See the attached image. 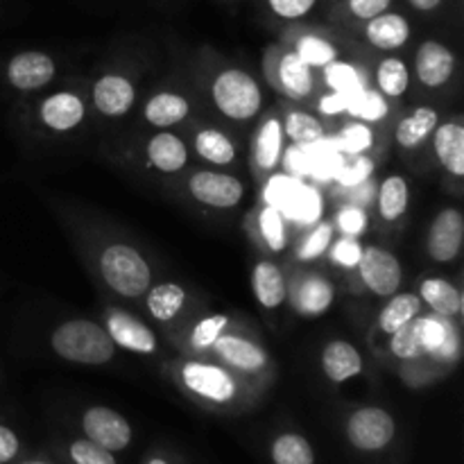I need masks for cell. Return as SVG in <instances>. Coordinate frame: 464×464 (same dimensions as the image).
Returning a JSON list of instances; mask_svg holds the SVG:
<instances>
[{"label":"cell","instance_id":"45","mask_svg":"<svg viewBox=\"0 0 464 464\" xmlns=\"http://www.w3.org/2000/svg\"><path fill=\"white\" fill-rule=\"evenodd\" d=\"M317 0H267L272 12L279 18H285V21H297V18H304L313 7H315Z\"/></svg>","mask_w":464,"mask_h":464},{"label":"cell","instance_id":"7","mask_svg":"<svg viewBox=\"0 0 464 464\" xmlns=\"http://www.w3.org/2000/svg\"><path fill=\"white\" fill-rule=\"evenodd\" d=\"M188 190L198 202L213 208H234L243 199V184L222 172H198L190 177Z\"/></svg>","mask_w":464,"mask_h":464},{"label":"cell","instance_id":"48","mask_svg":"<svg viewBox=\"0 0 464 464\" xmlns=\"http://www.w3.org/2000/svg\"><path fill=\"white\" fill-rule=\"evenodd\" d=\"M338 225L347 236H358V234H362V229H365L367 218L361 208L347 207V208H343V213H340Z\"/></svg>","mask_w":464,"mask_h":464},{"label":"cell","instance_id":"40","mask_svg":"<svg viewBox=\"0 0 464 464\" xmlns=\"http://www.w3.org/2000/svg\"><path fill=\"white\" fill-rule=\"evenodd\" d=\"M261 234L266 238V243L270 245L272 252H281L285 247V227H284V218H281L279 208L276 207H267L261 211Z\"/></svg>","mask_w":464,"mask_h":464},{"label":"cell","instance_id":"32","mask_svg":"<svg viewBox=\"0 0 464 464\" xmlns=\"http://www.w3.org/2000/svg\"><path fill=\"white\" fill-rule=\"evenodd\" d=\"M272 460L275 464H315V453L302 435L285 433L272 444Z\"/></svg>","mask_w":464,"mask_h":464},{"label":"cell","instance_id":"31","mask_svg":"<svg viewBox=\"0 0 464 464\" xmlns=\"http://www.w3.org/2000/svg\"><path fill=\"white\" fill-rule=\"evenodd\" d=\"M195 150H198L199 157L204 161L218 163V166H225L236 159V148L229 140V136H225L218 130H202L195 136Z\"/></svg>","mask_w":464,"mask_h":464},{"label":"cell","instance_id":"14","mask_svg":"<svg viewBox=\"0 0 464 464\" xmlns=\"http://www.w3.org/2000/svg\"><path fill=\"white\" fill-rule=\"evenodd\" d=\"M334 285L324 276L306 275L295 281L293 304L304 315H322L334 304Z\"/></svg>","mask_w":464,"mask_h":464},{"label":"cell","instance_id":"6","mask_svg":"<svg viewBox=\"0 0 464 464\" xmlns=\"http://www.w3.org/2000/svg\"><path fill=\"white\" fill-rule=\"evenodd\" d=\"M358 270H361V279L365 281L367 288L379 297H392L403 279L399 258L383 247L362 249Z\"/></svg>","mask_w":464,"mask_h":464},{"label":"cell","instance_id":"44","mask_svg":"<svg viewBox=\"0 0 464 464\" xmlns=\"http://www.w3.org/2000/svg\"><path fill=\"white\" fill-rule=\"evenodd\" d=\"M331 240H334V227L322 222V225L317 227L315 231H311V236L302 243V247H299V258H302V261H313V258L322 256V254L329 249Z\"/></svg>","mask_w":464,"mask_h":464},{"label":"cell","instance_id":"24","mask_svg":"<svg viewBox=\"0 0 464 464\" xmlns=\"http://www.w3.org/2000/svg\"><path fill=\"white\" fill-rule=\"evenodd\" d=\"M421 304H429L440 317H458L462 313V295L444 279H426L421 284Z\"/></svg>","mask_w":464,"mask_h":464},{"label":"cell","instance_id":"35","mask_svg":"<svg viewBox=\"0 0 464 464\" xmlns=\"http://www.w3.org/2000/svg\"><path fill=\"white\" fill-rule=\"evenodd\" d=\"M285 134L297 145H315L324 139V127L311 113L293 111L285 118Z\"/></svg>","mask_w":464,"mask_h":464},{"label":"cell","instance_id":"20","mask_svg":"<svg viewBox=\"0 0 464 464\" xmlns=\"http://www.w3.org/2000/svg\"><path fill=\"white\" fill-rule=\"evenodd\" d=\"M276 186L281 188L279 202L293 218H302L304 222H313L322 213V199L313 188L302 184H293L288 179H276Z\"/></svg>","mask_w":464,"mask_h":464},{"label":"cell","instance_id":"5","mask_svg":"<svg viewBox=\"0 0 464 464\" xmlns=\"http://www.w3.org/2000/svg\"><path fill=\"white\" fill-rule=\"evenodd\" d=\"M82 429H84L86 440L95 442L107 451H122L131 442V426L121 412L111 408L95 406L89 408L82 417Z\"/></svg>","mask_w":464,"mask_h":464},{"label":"cell","instance_id":"27","mask_svg":"<svg viewBox=\"0 0 464 464\" xmlns=\"http://www.w3.org/2000/svg\"><path fill=\"white\" fill-rule=\"evenodd\" d=\"M421 311V299L420 295L403 293V295H392L385 308L379 315V326L383 334L392 335L394 331H399L401 326H406L408 322L415 320Z\"/></svg>","mask_w":464,"mask_h":464},{"label":"cell","instance_id":"4","mask_svg":"<svg viewBox=\"0 0 464 464\" xmlns=\"http://www.w3.org/2000/svg\"><path fill=\"white\" fill-rule=\"evenodd\" d=\"M394 433H397V424L383 408H361L349 417L347 438L361 451H381L392 442Z\"/></svg>","mask_w":464,"mask_h":464},{"label":"cell","instance_id":"41","mask_svg":"<svg viewBox=\"0 0 464 464\" xmlns=\"http://www.w3.org/2000/svg\"><path fill=\"white\" fill-rule=\"evenodd\" d=\"M227 322H229V317L222 315V313L220 315L204 317V320L193 329V335H190V343H193V347H198V349L213 347V343H216V340L222 335V329L227 326Z\"/></svg>","mask_w":464,"mask_h":464},{"label":"cell","instance_id":"37","mask_svg":"<svg viewBox=\"0 0 464 464\" xmlns=\"http://www.w3.org/2000/svg\"><path fill=\"white\" fill-rule=\"evenodd\" d=\"M349 113H353L356 118H362V121L376 122L388 113V104H385L383 95L376 93V91H356L352 95V102L347 107Z\"/></svg>","mask_w":464,"mask_h":464},{"label":"cell","instance_id":"9","mask_svg":"<svg viewBox=\"0 0 464 464\" xmlns=\"http://www.w3.org/2000/svg\"><path fill=\"white\" fill-rule=\"evenodd\" d=\"M464 238V220L458 208H444L438 213L429 231V254L433 261L449 263L460 254Z\"/></svg>","mask_w":464,"mask_h":464},{"label":"cell","instance_id":"34","mask_svg":"<svg viewBox=\"0 0 464 464\" xmlns=\"http://www.w3.org/2000/svg\"><path fill=\"white\" fill-rule=\"evenodd\" d=\"M281 140H284V131H281L279 121H267L261 127L256 139V161L261 168H275L281 159Z\"/></svg>","mask_w":464,"mask_h":464},{"label":"cell","instance_id":"13","mask_svg":"<svg viewBox=\"0 0 464 464\" xmlns=\"http://www.w3.org/2000/svg\"><path fill=\"white\" fill-rule=\"evenodd\" d=\"M136 91L131 82L122 75H104L93 86V104L104 116H122L131 109Z\"/></svg>","mask_w":464,"mask_h":464},{"label":"cell","instance_id":"38","mask_svg":"<svg viewBox=\"0 0 464 464\" xmlns=\"http://www.w3.org/2000/svg\"><path fill=\"white\" fill-rule=\"evenodd\" d=\"M295 53H297L308 66H326V63L335 62V57H338L335 45L329 44L326 39H322V36H302Z\"/></svg>","mask_w":464,"mask_h":464},{"label":"cell","instance_id":"12","mask_svg":"<svg viewBox=\"0 0 464 464\" xmlns=\"http://www.w3.org/2000/svg\"><path fill=\"white\" fill-rule=\"evenodd\" d=\"M107 334L111 335L113 344L136 353L157 352V335L148 329L134 315L122 311H113L107 320Z\"/></svg>","mask_w":464,"mask_h":464},{"label":"cell","instance_id":"46","mask_svg":"<svg viewBox=\"0 0 464 464\" xmlns=\"http://www.w3.org/2000/svg\"><path fill=\"white\" fill-rule=\"evenodd\" d=\"M362 256V247L356 240V236H344L335 243L334 247V261H338L344 267H356Z\"/></svg>","mask_w":464,"mask_h":464},{"label":"cell","instance_id":"36","mask_svg":"<svg viewBox=\"0 0 464 464\" xmlns=\"http://www.w3.org/2000/svg\"><path fill=\"white\" fill-rule=\"evenodd\" d=\"M374 172V161L365 154H349L335 170V179L344 186V188H356V186L365 184L370 175Z\"/></svg>","mask_w":464,"mask_h":464},{"label":"cell","instance_id":"25","mask_svg":"<svg viewBox=\"0 0 464 464\" xmlns=\"http://www.w3.org/2000/svg\"><path fill=\"white\" fill-rule=\"evenodd\" d=\"M188 116V100L179 93H157L145 104V118L154 127H170Z\"/></svg>","mask_w":464,"mask_h":464},{"label":"cell","instance_id":"26","mask_svg":"<svg viewBox=\"0 0 464 464\" xmlns=\"http://www.w3.org/2000/svg\"><path fill=\"white\" fill-rule=\"evenodd\" d=\"M438 127V111L430 107H420L403 118L397 127V143L401 148H417L424 143Z\"/></svg>","mask_w":464,"mask_h":464},{"label":"cell","instance_id":"16","mask_svg":"<svg viewBox=\"0 0 464 464\" xmlns=\"http://www.w3.org/2000/svg\"><path fill=\"white\" fill-rule=\"evenodd\" d=\"M322 370L334 383H344L362 372V358L353 344L344 340H334L322 352Z\"/></svg>","mask_w":464,"mask_h":464},{"label":"cell","instance_id":"8","mask_svg":"<svg viewBox=\"0 0 464 464\" xmlns=\"http://www.w3.org/2000/svg\"><path fill=\"white\" fill-rule=\"evenodd\" d=\"M181 379L190 392L216 403H227L234 399L236 383L222 367L204 365V362H186Z\"/></svg>","mask_w":464,"mask_h":464},{"label":"cell","instance_id":"53","mask_svg":"<svg viewBox=\"0 0 464 464\" xmlns=\"http://www.w3.org/2000/svg\"><path fill=\"white\" fill-rule=\"evenodd\" d=\"M23 464H48V462H39V460H34V462H23Z\"/></svg>","mask_w":464,"mask_h":464},{"label":"cell","instance_id":"22","mask_svg":"<svg viewBox=\"0 0 464 464\" xmlns=\"http://www.w3.org/2000/svg\"><path fill=\"white\" fill-rule=\"evenodd\" d=\"M252 288L263 308H279L281 304H284L285 295H288L284 275H281L279 267L270 261H261L254 267Z\"/></svg>","mask_w":464,"mask_h":464},{"label":"cell","instance_id":"15","mask_svg":"<svg viewBox=\"0 0 464 464\" xmlns=\"http://www.w3.org/2000/svg\"><path fill=\"white\" fill-rule=\"evenodd\" d=\"M82 118H84V102H82L80 95L68 93V91L50 95L41 104V121L54 131L72 130V127L80 125Z\"/></svg>","mask_w":464,"mask_h":464},{"label":"cell","instance_id":"43","mask_svg":"<svg viewBox=\"0 0 464 464\" xmlns=\"http://www.w3.org/2000/svg\"><path fill=\"white\" fill-rule=\"evenodd\" d=\"M338 145L347 154H361L372 145V130L362 122H353V125L344 127L338 136Z\"/></svg>","mask_w":464,"mask_h":464},{"label":"cell","instance_id":"18","mask_svg":"<svg viewBox=\"0 0 464 464\" xmlns=\"http://www.w3.org/2000/svg\"><path fill=\"white\" fill-rule=\"evenodd\" d=\"M213 347H216V353L222 361L245 372H258L267 362V353L258 344L238 338V335H220L213 343Z\"/></svg>","mask_w":464,"mask_h":464},{"label":"cell","instance_id":"2","mask_svg":"<svg viewBox=\"0 0 464 464\" xmlns=\"http://www.w3.org/2000/svg\"><path fill=\"white\" fill-rule=\"evenodd\" d=\"M100 270L113 293L122 297H140L150 288L152 272L145 258L130 245H111L100 256Z\"/></svg>","mask_w":464,"mask_h":464},{"label":"cell","instance_id":"52","mask_svg":"<svg viewBox=\"0 0 464 464\" xmlns=\"http://www.w3.org/2000/svg\"><path fill=\"white\" fill-rule=\"evenodd\" d=\"M148 464H168V462L163 460V458H152V460H150Z\"/></svg>","mask_w":464,"mask_h":464},{"label":"cell","instance_id":"3","mask_svg":"<svg viewBox=\"0 0 464 464\" xmlns=\"http://www.w3.org/2000/svg\"><path fill=\"white\" fill-rule=\"evenodd\" d=\"M213 100L216 107L231 121H252L261 111L263 95L249 72L240 68L222 71L213 82Z\"/></svg>","mask_w":464,"mask_h":464},{"label":"cell","instance_id":"17","mask_svg":"<svg viewBox=\"0 0 464 464\" xmlns=\"http://www.w3.org/2000/svg\"><path fill=\"white\" fill-rule=\"evenodd\" d=\"M365 36L374 48L397 50L406 45V41L411 39V23L401 14L383 12L367 21Z\"/></svg>","mask_w":464,"mask_h":464},{"label":"cell","instance_id":"51","mask_svg":"<svg viewBox=\"0 0 464 464\" xmlns=\"http://www.w3.org/2000/svg\"><path fill=\"white\" fill-rule=\"evenodd\" d=\"M417 12H435L442 5V0H408Z\"/></svg>","mask_w":464,"mask_h":464},{"label":"cell","instance_id":"23","mask_svg":"<svg viewBox=\"0 0 464 464\" xmlns=\"http://www.w3.org/2000/svg\"><path fill=\"white\" fill-rule=\"evenodd\" d=\"M426 324H429V317L417 315L406 326L394 331L392 340H390V349H392L394 356L401 358V361H412V358H420L424 353H429Z\"/></svg>","mask_w":464,"mask_h":464},{"label":"cell","instance_id":"33","mask_svg":"<svg viewBox=\"0 0 464 464\" xmlns=\"http://www.w3.org/2000/svg\"><path fill=\"white\" fill-rule=\"evenodd\" d=\"M376 84H379L381 93L390 95V98H399V95L406 93L408 84H411L406 63L397 57L383 59L376 68Z\"/></svg>","mask_w":464,"mask_h":464},{"label":"cell","instance_id":"21","mask_svg":"<svg viewBox=\"0 0 464 464\" xmlns=\"http://www.w3.org/2000/svg\"><path fill=\"white\" fill-rule=\"evenodd\" d=\"M148 159L157 170L161 172H179L188 161V150L184 140L175 134H157L148 145Z\"/></svg>","mask_w":464,"mask_h":464},{"label":"cell","instance_id":"49","mask_svg":"<svg viewBox=\"0 0 464 464\" xmlns=\"http://www.w3.org/2000/svg\"><path fill=\"white\" fill-rule=\"evenodd\" d=\"M18 453V438L12 429L0 424V464H7L16 458Z\"/></svg>","mask_w":464,"mask_h":464},{"label":"cell","instance_id":"19","mask_svg":"<svg viewBox=\"0 0 464 464\" xmlns=\"http://www.w3.org/2000/svg\"><path fill=\"white\" fill-rule=\"evenodd\" d=\"M433 134L435 154H438L440 163L451 175L464 177V127L460 122H447V125L435 127Z\"/></svg>","mask_w":464,"mask_h":464},{"label":"cell","instance_id":"1","mask_svg":"<svg viewBox=\"0 0 464 464\" xmlns=\"http://www.w3.org/2000/svg\"><path fill=\"white\" fill-rule=\"evenodd\" d=\"M50 344L63 361L80 362V365H104L116 353V344L107 329L89 320H71L59 324L53 331Z\"/></svg>","mask_w":464,"mask_h":464},{"label":"cell","instance_id":"30","mask_svg":"<svg viewBox=\"0 0 464 464\" xmlns=\"http://www.w3.org/2000/svg\"><path fill=\"white\" fill-rule=\"evenodd\" d=\"M408 198H411V190H408L406 179L401 175H392L381 184L379 188V213L383 220L392 222L406 213L408 208Z\"/></svg>","mask_w":464,"mask_h":464},{"label":"cell","instance_id":"50","mask_svg":"<svg viewBox=\"0 0 464 464\" xmlns=\"http://www.w3.org/2000/svg\"><path fill=\"white\" fill-rule=\"evenodd\" d=\"M352 95L353 93H335L334 91V95H326V98H322L320 109L324 113H329V116H334V113H338V111H347L349 102H352Z\"/></svg>","mask_w":464,"mask_h":464},{"label":"cell","instance_id":"29","mask_svg":"<svg viewBox=\"0 0 464 464\" xmlns=\"http://www.w3.org/2000/svg\"><path fill=\"white\" fill-rule=\"evenodd\" d=\"M186 293L179 284L154 285L148 295V311L157 322H170L181 313Z\"/></svg>","mask_w":464,"mask_h":464},{"label":"cell","instance_id":"28","mask_svg":"<svg viewBox=\"0 0 464 464\" xmlns=\"http://www.w3.org/2000/svg\"><path fill=\"white\" fill-rule=\"evenodd\" d=\"M279 77L290 98H306L313 91V71L297 53L284 54L279 63Z\"/></svg>","mask_w":464,"mask_h":464},{"label":"cell","instance_id":"47","mask_svg":"<svg viewBox=\"0 0 464 464\" xmlns=\"http://www.w3.org/2000/svg\"><path fill=\"white\" fill-rule=\"evenodd\" d=\"M390 5H392V0H347L349 12L361 21H370V18L388 12Z\"/></svg>","mask_w":464,"mask_h":464},{"label":"cell","instance_id":"42","mask_svg":"<svg viewBox=\"0 0 464 464\" xmlns=\"http://www.w3.org/2000/svg\"><path fill=\"white\" fill-rule=\"evenodd\" d=\"M71 458L75 464H116L111 451L98 447L91 440H77L71 444Z\"/></svg>","mask_w":464,"mask_h":464},{"label":"cell","instance_id":"10","mask_svg":"<svg viewBox=\"0 0 464 464\" xmlns=\"http://www.w3.org/2000/svg\"><path fill=\"white\" fill-rule=\"evenodd\" d=\"M54 77V62L45 53L27 50L7 63V80L18 91H36Z\"/></svg>","mask_w":464,"mask_h":464},{"label":"cell","instance_id":"39","mask_svg":"<svg viewBox=\"0 0 464 464\" xmlns=\"http://www.w3.org/2000/svg\"><path fill=\"white\" fill-rule=\"evenodd\" d=\"M326 84L335 93H356V91H361V77H358L356 68L349 66V63L331 62L326 63Z\"/></svg>","mask_w":464,"mask_h":464},{"label":"cell","instance_id":"11","mask_svg":"<svg viewBox=\"0 0 464 464\" xmlns=\"http://www.w3.org/2000/svg\"><path fill=\"white\" fill-rule=\"evenodd\" d=\"M415 71L421 84L438 89L451 80L453 71H456V57L440 41H424L417 50Z\"/></svg>","mask_w":464,"mask_h":464}]
</instances>
